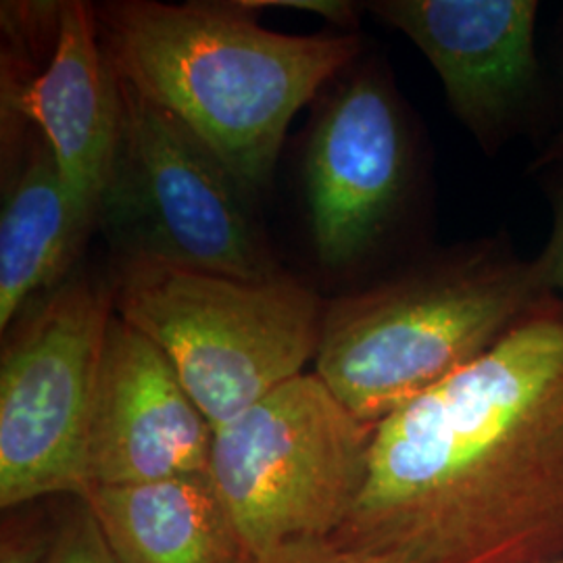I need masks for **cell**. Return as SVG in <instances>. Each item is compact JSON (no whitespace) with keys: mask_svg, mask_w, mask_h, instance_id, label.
Wrapping results in <instances>:
<instances>
[{"mask_svg":"<svg viewBox=\"0 0 563 563\" xmlns=\"http://www.w3.org/2000/svg\"><path fill=\"white\" fill-rule=\"evenodd\" d=\"M332 541L407 563L563 558V299L376 426Z\"/></svg>","mask_w":563,"mask_h":563,"instance_id":"cell-1","label":"cell"},{"mask_svg":"<svg viewBox=\"0 0 563 563\" xmlns=\"http://www.w3.org/2000/svg\"><path fill=\"white\" fill-rule=\"evenodd\" d=\"M234 2H120L104 51L121 80L180 121L249 192L272 178L292 118L362 51L357 36L269 32Z\"/></svg>","mask_w":563,"mask_h":563,"instance_id":"cell-2","label":"cell"},{"mask_svg":"<svg viewBox=\"0 0 563 563\" xmlns=\"http://www.w3.org/2000/svg\"><path fill=\"white\" fill-rule=\"evenodd\" d=\"M547 295L534 260L504 236L446 249L330 302L316 374L378 426L476 362Z\"/></svg>","mask_w":563,"mask_h":563,"instance_id":"cell-3","label":"cell"},{"mask_svg":"<svg viewBox=\"0 0 563 563\" xmlns=\"http://www.w3.org/2000/svg\"><path fill=\"white\" fill-rule=\"evenodd\" d=\"M113 305L174 365L213 430L301 376L322 336L318 295L286 276L241 280L121 263Z\"/></svg>","mask_w":563,"mask_h":563,"instance_id":"cell-4","label":"cell"},{"mask_svg":"<svg viewBox=\"0 0 563 563\" xmlns=\"http://www.w3.org/2000/svg\"><path fill=\"white\" fill-rule=\"evenodd\" d=\"M374 432L318 374L282 384L213 430L209 476L246 555L334 539L362 497Z\"/></svg>","mask_w":563,"mask_h":563,"instance_id":"cell-5","label":"cell"},{"mask_svg":"<svg viewBox=\"0 0 563 563\" xmlns=\"http://www.w3.org/2000/svg\"><path fill=\"white\" fill-rule=\"evenodd\" d=\"M118 151L97 225L121 263H157L241 280L280 278L246 190L180 121L120 78Z\"/></svg>","mask_w":563,"mask_h":563,"instance_id":"cell-6","label":"cell"},{"mask_svg":"<svg viewBox=\"0 0 563 563\" xmlns=\"http://www.w3.org/2000/svg\"><path fill=\"white\" fill-rule=\"evenodd\" d=\"M115 316L113 288L60 284L0 363V507L53 495L88 499V432L102 346Z\"/></svg>","mask_w":563,"mask_h":563,"instance_id":"cell-7","label":"cell"},{"mask_svg":"<svg viewBox=\"0 0 563 563\" xmlns=\"http://www.w3.org/2000/svg\"><path fill=\"white\" fill-rule=\"evenodd\" d=\"M413 146L390 81L363 69L323 109L305 157L309 230L330 269L372 257L401 218Z\"/></svg>","mask_w":563,"mask_h":563,"instance_id":"cell-8","label":"cell"},{"mask_svg":"<svg viewBox=\"0 0 563 563\" xmlns=\"http://www.w3.org/2000/svg\"><path fill=\"white\" fill-rule=\"evenodd\" d=\"M369 11L430 60L444 97L486 153L523 134L543 101L537 0H378Z\"/></svg>","mask_w":563,"mask_h":563,"instance_id":"cell-9","label":"cell"},{"mask_svg":"<svg viewBox=\"0 0 563 563\" xmlns=\"http://www.w3.org/2000/svg\"><path fill=\"white\" fill-rule=\"evenodd\" d=\"M211 444L213 428L174 365L115 313L102 346L88 432L90 488L207 474Z\"/></svg>","mask_w":563,"mask_h":563,"instance_id":"cell-10","label":"cell"},{"mask_svg":"<svg viewBox=\"0 0 563 563\" xmlns=\"http://www.w3.org/2000/svg\"><path fill=\"white\" fill-rule=\"evenodd\" d=\"M4 99L38 125L74 199L97 218L120 141L121 92L86 2H60L46 67L32 80H9Z\"/></svg>","mask_w":563,"mask_h":563,"instance_id":"cell-11","label":"cell"},{"mask_svg":"<svg viewBox=\"0 0 563 563\" xmlns=\"http://www.w3.org/2000/svg\"><path fill=\"white\" fill-rule=\"evenodd\" d=\"M118 563H244L246 547L207 474L99 486L88 499Z\"/></svg>","mask_w":563,"mask_h":563,"instance_id":"cell-12","label":"cell"},{"mask_svg":"<svg viewBox=\"0 0 563 563\" xmlns=\"http://www.w3.org/2000/svg\"><path fill=\"white\" fill-rule=\"evenodd\" d=\"M97 218L81 209L42 139L4 190L0 211V330L25 301L63 278Z\"/></svg>","mask_w":563,"mask_h":563,"instance_id":"cell-13","label":"cell"},{"mask_svg":"<svg viewBox=\"0 0 563 563\" xmlns=\"http://www.w3.org/2000/svg\"><path fill=\"white\" fill-rule=\"evenodd\" d=\"M46 563H118L92 509L78 499L57 528V539Z\"/></svg>","mask_w":563,"mask_h":563,"instance_id":"cell-14","label":"cell"},{"mask_svg":"<svg viewBox=\"0 0 563 563\" xmlns=\"http://www.w3.org/2000/svg\"><path fill=\"white\" fill-rule=\"evenodd\" d=\"M543 188L551 205V234L543 251L532 257L544 290L563 299V162L539 169Z\"/></svg>","mask_w":563,"mask_h":563,"instance_id":"cell-15","label":"cell"},{"mask_svg":"<svg viewBox=\"0 0 563 563\" xmlns=\"http://www.w3.org/2000/svg\"><path fill=\"white\" fill-rule=\"evenodd\" d=\"M244 563H407V560L395 553H372L325 539L284 544L260 555H246Z\"/></svg>","mask_w":563,"mask_h":563,"instance_id":"cell-16","label":"cell"},{"mask_svg":"<svg viewBox=\"0 0 563 563\" xmlns=\"http://www.w3.org/2000/svg\"><path fill=\"white\" fill-rule=\"evenodd\" d=\"M57 530L11 509V518L2 523L0 563H46L51 558Z\"/></svg>","mask_w":563,"mask_h":563,"instance_id":"cell-17","label":"cell"},{"mask_svg":"<svg viewBox=\"0 0 563 563\" xmlns=\"http://www.w3.org/2000/svg\"><path fill=\"white\" fill-rule=\"evenodd\" d=\"M234 4L242 11L265 9V7L302 11V13L320 15L323 20L336 25H355L360 15V7L346 0H239Z\"/></svg>","mask_w":563,"mask_h":563,"instance_id":"cell-18","label":"cell"},{"mask_svg":"<svg viewBox=\"0 0 563 563\" xmlns=\"http://www.w3.org/2000/svg\"><path fill=\"white\" fill-rule=\"evenodd\" d=\"M563 162V120L558 134L551 139V142L544 146L543 153L539 155V159L534 163V169H543L547 165H553V163Z\"/></svg>","mask_w":563,"mask_h":563,"instance_id":"cell-19","label":"cell"},{"mask_svg":"<svg viewBox=\"0 0 563 563\" xmlns=\"http://www.w3.org/2000/svg\"><path fill=\"white\" fill-rule=\"evenodd\" d=\"M549 563H563V558H560V560H555V562H549Z\"/></svg>","mask_w":563,"mask_h":563,"instance_id":"cell-20","label":"cell"}]
</instances>
